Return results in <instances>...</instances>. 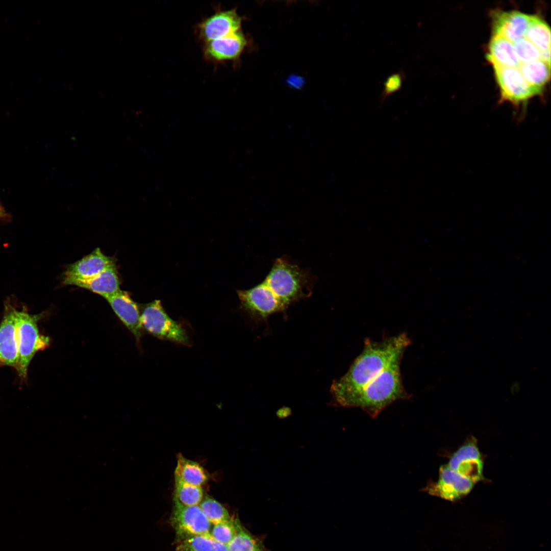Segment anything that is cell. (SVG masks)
<instances>
[{
    "mask_svg": "<svg viewBox=\"0 0 551 551\" xmlns=\"http://www.w3.org/2000/svg\"><path fill=\"white\" fill-rule=\"evenodd\" d=\"M175 481L201 486L208 480V474L197 462L184 457L181 454L178 456L174 471Z\"/></svg>",
    "mask_w": 551,
    "mask_h": 551,
    "instance_id": "2e32d148",
    "label": "cell"
},
{
    "mask_svg": "<svg viewBox=\"0 0 551 551\" xmlns=\"http://www.w3.org/2000/svg\"><path fill=\"white\" fill-rule=\"evenodd\" d=\"M140 321L144 331L163 340L183 345L190 344L186 330L166 313L159 300L146 304L140 313Z\"/></svg>",
    "mask_w": 551,
    "mask_h": 551,
    "instance_id": "5b68a950",
    "label": "cell"
},
{
    "mask_svg": "<svg viewBox=\"0 0 551 551\" xmlns=\"http://www.w3.org/2000/svg\"><path fill=\"white\" fill-rule=\"evenodd\" d=\"M116 266L114 258L104 254L99 248L69 265L63 273L62 283L74 285L79 282L90 279L105 270Z\"/></svg>",
    "mask_w": 551,
    "mask_h": 551,
    "instance_id": "8fae6325",
    "label": "cell"
},
{
    "mask_svg": "<svg viewBox=\"0 0 551 551\" xmlns=\"http://www.w3.org/2000/svg\"><path fill=\"white\" fill-rule=\"evenodd\" d=\"M5 216V212L3 208L0 207V219Z\"/></svg>",
    "mask_w": 551,
    "mask_h": 551,
    "instance_id": "f546056e",
    "label": "cell"
},
{
    "mask_svg": "<svg viewBox=\"0 0 551 551\" xmlns=\"http://www.w3.org/2000/svg\"><path fill=\"white\" fill-rule=\"evenodd\" d=\"M176 551H228L227 545L215 540L210 534L198 535L179 539Z\"/></svg>",
    "mask_w": 551,
    "mask_h": 551,
    "instance_id": "ac0fdd59",
    "label": "cell"
},
{
    "mask_svg": "<svg viewBox=\"0 0 551 551\" xmlns=\"http://www.w3.org/2000/svg\"><path fill=\"white\" fill-rule=\"evenodd\" d=\"M106 299L117 317L139 341L144 331L137 304L127 292L121 290Z\"/></svg>",
    "mask_w": 551,
    "mask_h": 551,
    "instance_id": "4fadbf2b",
    "label": "cell"
},
{
    "mask_svg": "<svg viewBox=\"0 0 551 551\" xmlns=\"http://www.w3.org/2000/svg\"><path fill=\"white\" fill-rule=\"evenodd\" d=\"M240 524L239 522L232 518L230 520L214 524L210 533L215 540L228 546L237 534Z\"/></svg>",
    "mask_w": 551,
    "mask_h": 551,
    "instance_id": "d4e9b609",
    "label": "cell"
},
{
    "mask_svg": "<svg viewBox=\"0 0 551 551\" xmlns=\"http://www.w3.org/2000/svg\"><path fill=\"white\" fill-rule=\"evenodd\" d=\"M540 52L550 49V31L547 23L538 16H531L525 36Z\"/></svg>",
    "mask_w": 551,
    "mask_h": 551,
    "instance_id": "d6986e66",
    "label": "cell"
},
{
    "mask_svg": "<svg viewBox=\"0 0 551 551\" xmlns=\"http://www.w3.org/2000/svg\"><path fill=\"white\" fill-rule=\"evenodd\" d=\"M513 43L520 64L528 63L540 59V51L525 37H522Z\"/></svg>",
    "mask_w": 551,
    "mask_h": 551,
    "instance_id": "4316f807",
    "label": "cell"
},
{
    "mask_svg": "<svg viewBox=\"0 0 551 551\" xmlns=\"http://www.w3.org/2000/svg\"><path fill=\"white\" fill-rule=\"evenodd\" d=\"M106 298L120 290V281L116 266L110 267L95 277L74 284Z\"/></svg>",
    "mask_w": 551,
    "mask_h": 551,
    "instance_id": "5bb4252c",
    "label": "cell"
},
{
    "mask_svg": "<svg viewBox=\"0 0 551 551\" xmlns=\"http://www.w3.org/2000/svg\"><path fill=\"white\" fill-rule=\"evenodd\" d=\"M227 547L228 551H262L261 543L240 524L237 534Z\"/></svg>",
    "mask_w": 551,
    "mask_h": 551,
    "instance_id": "603a6c76",
    "label": "cell"
},
{
    "mask_svg": "<svg viewBox=\"0 0 551 551\" xmlns=\"http://www.w3.org/2000/svg\"><path fill=\"white\" fill-rule=\"evenodd\" d=\"M173 502L170 520L179 539L194 535L210 534L211 523L199 505L185 506L174 497Z\"/></svg>",
    "mask_w": 551,
    "mask_h": 551,
    "instance_id": "ba28073f",
    "label": "cell"
},
{
    "mask_svg": "<svg viewBox=\"0 0 551 551\" xmlns=\"http://www.w3.org/2000/svg\"><path fill=\"white\" fill-rule=\"evenodd\" d=\"M243 17L236 8H215L214 12L196 24L194 30L199 40L205 43L226 36L241 29Z\"/></svg>",
    "mask_w": 551,
    "mask_h": 551,
    "instance_id": "8992f818",
    "label": "cell"
},
{
    "mask_svg": "<svg viewBox=\"0 0 551 551\" xmlns=\"http://www.w3.org/2000/svg\"><path fill=\"white\" fill-rule=\"evenodd\" d=\"M248 44L247 37L240 29L226 36L203 43L205 60L217 65L236 62Z\"/></svg>",
    "mask_w": 551,
    "mask_h": 551,
    "instance_id": "52a82bcc",
    "label": "cell"
},
{
    "mask_svg": "<svg viewBox=\"0 0 551 551\" xmlns=\"http://www.w3.org/2000/svg\"><path fill=\"white\" fill-rule=\"evenodd\" d=\"M439 479L452 485L462 497L472 489L474 483L450 468L447 465H442L439 469Z\"/></svg>",
    "mask_w": 551,
    "mask_h": 551,
    "instance_id": "ffe728a7",
    "label": "cell"
},
{
    "mask_svg": "<svg viewBox=\"0 0 551 551\" xmlns=\"http://www.w3.org/2000/svg\"><path fill=\"white\" fill-rule=\"evenodd\" d=\"M199 506L210 523L213 525L232 519L226 508L218 502L210 497L203 498Z\"/></svg>",
    "mask_w": 551,
    "mask_h": 551,
    "instance_id": "7402d4cb",
    "label": "cell"
},
{
    "mask_svg": "<svg viewBox=\"0 0 551 551\" xmlns=\"http://www.w3.org/2000/svg\"><path fill=\"white\" fill-rule=\"evenodd\" d=\"M531 16L518 11L494 12L493 15V35L501 36L514 43L525 36Z\"/></svg>",
    "mask_w": 551,
    "mask_h": 551,
    "instance_id": "7c38bea8",
    "label": "cell"
},
{
    "mask_svg": "<svg viewBox=\"0 0 551 551\" xmlns=\"http://www.w3.org/2000/svg\"><path fill=\"white\" fill-rule=\"evenodd\" d=\"M403 356L396 358L370 382L348 397L341 407H358L370 416L375 418L393 402L408 399L400 372Z\"/></svg>",
    "mask_w": 551,
    "mask_h": 551,
    "instance_id": "3957f363",
    "label": "cell"
},
{
    "mask_svg": "<svg viewBox=\"0 0 551 551\" xmlns=\"http://www.w3.org/2000/svg\"><path fill=\"white\" fill-rule=\"evenodd\" d=\"M487 58L493 66L518 67L520 64L513 43L498 35L490 39Z\"/></svg>",
    "mask_w": 551,
    "mask_h": 551,
    "instance_id": "9a60e30c",
    "label": "cell"
},
{
    "mask_svg": "<svg viewBox=\"0 0 551 551\" xmlns=\"http://www.w3.org/2000/svg\"><path fill=\"white\" fill-rule=\"evenodd\" d=\"M44 312L30 314L26 306L17 310L16 315L18 343V362L15 370L21 384L27 380L29 365L35 354L50 345L48 337L42 335L38 323L44 317Z\"/></svg>",
    "mask_w": 551,
    "mask_h": 551,
    "instance_id": "277c9868",
    "label": "cell"
},
{
    "mask_svg": "<svg viewBox=\"0 0 551 551\" xmlns=\"http://www.w3.org/2000/svg\"><path fill=\"white\" fill-rule=\"evenodd\" d=\"M17 307L10 299L4 304L0 322V367L16 368L18 362V343L16 315Z\"/></svg>",
    "mask_w": 551,
    "mask_h": 551,
    "instance_id": "9c48e42d",
    "label": "cell"
},
{
    "mask_svg": "<svg viewBox=\"0 0 551 551\" xmlns=\"http://www.w3.org/2000/svg\"><path fill=\"white\" fill-rule=\"evenodd\" d=\"M518 68L526 81L540 91L549 79L550 65L541 59L520 64Z\"/></svg>",
    "mask_w": 551,
    "mask_h": 551,
    "instance_id": "e0dca14e",
    "label": "cell"
},
{
    "mask_svg": "<svg viewBox=\"0 0 551 551\" xmlns=\"http://www.w3.org/2000/svg\"><path fill=\"white\" fill-rule=\"evenodd\" d=\"M316 277L310 269L285 255L274 260L270 270L257 285L237 290L240 308L257 321L272 314H285L294 303L309 297Z\"/></svg>",
    "mask_w": 551,
    "mask_h": 551,
    "instance_id": "6da1fadb",
    "label": "cell"
},
{
    "mask_svg": "<svg viewBox=\"0 0 551 551\" xmlns=\"http://www.w3.org/2000/svg\"><path fill=\"white\" fill-rule=\"evenodd\" d=\"M288 82L290 85H291L296 88H299L300 87L303 83V80L302 78L298 77L293 76L289 78Z\"/></svg>",
    "mask_w": 551,
    "mask_h": 551,
    "instance_id": "f1b7e54d",
    "label": "cell"
},
{
    "mask_svg": "<svg viewBox=\"0 0 551 551\" xmlns=\"http://www.w3.org/2000/svg\"><path fill=\"white\" fill-rule=\"evenodd\" d=\"M475 483L484 480L483 458L470 459L460 462L454 470Z\"/></svg>",
    "mask_w": 551,
    "mask_h": 551,
    "instance_id": "cb8c5ba5",
    "label": "cell"
},
{
    "mask_svg": "<svg viewBox=\"0 0 551 551\" xmlns=\"http://www.w3.org/2000/svg\"><path fill=\"white\" fill-rule=\"evenodd\" d=\"M493 66L503 99L518 104L541 93L526 81L518 67Z\"/></svg>",
    "mask_w": 551,
    "mask_h": 551,
    "instance_id": "30bf717a",
    "label": "cell"
},
{
    "mask_svg": "<svg viewBox=\"0 0 551 551\" xmlns=\"http://www.w3.org/2000/svg\"><path fill=\"white\" fill-rule=\"evenodd\" d=\"M407 78L403 69L390 74L383 82V88L380 95L381 103H384L393 94L399 91Z\"/></svg>",
    "mask_w": 551,
    "mask_h": 551,
    "instance_id": "83f0119b",
    "label": "cell"
},
{
    "mask_svg": "<svg viewBox=\"0 0 551 551\" xmlns=\"http://www.w3.org/2000/svg\"><path fill=\"white\" fill-rule=\"evenodd\" d=\"M483 458L477 445V441L471 437L462 445L451 457L447 465L454 470L461 461L470 459Z\"/></svg>",
    "mask_w": 551,
    "mask_h": 551,
    "instance_id": "484cf974",
    "label": "cell"
},
{
    "mask_svg": "<svg viewBox=\"0 0 551 551\" xmlns=\"http://www.w3.org/2000/svg\"><path fill=\"white\" fill-rule=\"evenodd\" d=\"M203 496L201 486L175 481L174 498L181 504L187 506L199 505Z\"/></svg>",
    "mask_w": 551,
    "mask_h": 551,
    "instance_id": "44dd1931",
    "label": "cell"
},
{
    "mask_svg": "<svg viewBox=\"0 0 551 551\" xmlns=\"http://www.w3.org/2000/svg\"><path fill=\"white\" fill-rule=\"evenodd\" d=\"M410 343V339L404 333L380 341L365 339L363 350L347 371L332 384L330 391L333 403L341 406L348 397L370 382L396 358L403 356Z\"/></svg>",
    "mask_w": 551,
    "mask_h": 551,
    "instance_id": "7a4b0ae2",
    "label": "cell"
}]
</instances>
